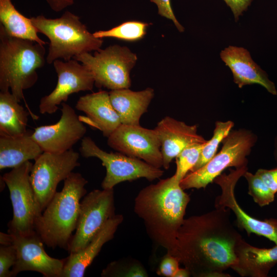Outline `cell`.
Segmentation results:
<instances>
[{
    "label": "cell",
    "instance_id": "1",
    "mask_svg": "<svg viewBox=\"0 0 277 277\" xmlns=\"http://www.w3.org/2000/svg\"><path fill=\"white\" fill-rule=\"evenodd\" d=\"M230 209L215 208L185 219L177 237L176 257L198 277H226L224 272L236 262L235 249L242 235L230 218Z\"/></svg>",
    "mask_w": 277,
    "mask_h": 277
},
{
    "label": "cell",
    "instance_id": "2",
    "mask_svg": "<svg viewBox=\"0 0 277 277\" xmlns=\"http://www.w3.org/2000/svg\"><path fill=\"white\" fill-rule=\"evenodd\" d=\"M173 175L143 188L135 198L134 211L144 222L155 244L173 255L177 237L190 200Z\"/></svg>",
    "mask_w": 277,
    "mask_h": 277
},
{
    "label": "cell",
    "instance_id": "3",
    "mask_svg": "<svg viewBox=\"0 0 277 277\" xmlns=\"http://www.w3.org/2000/svg\"><path fill=\"white\" fill-rule=\"evenodd\" d=\"M87 183L81 173L72 172L64 180L62 191L56 192L36 219L35 231L49 247L68 250L76 228L80 201L87 192L85 187Z\"/></svg>",
    "mask_w": 277,
    "mask_h": 277
},
{
    "label": "cell",
    "instance_id": "4",
    "mask_svg": "<svg viewBox=\"0 0 277 277\" xmlns=\"http://www.w3.org/2000/svg\"><path fill=\"white\" fill-rule=\"evenodd\" d=\"M44 45L13 36L0 25V90L10 92L20 102L24 91L38 79L36 70L44 66Z\"/></svg>",
    "mask_w": 277,
    "mask_h": 277
},
{
    "label": "cell",
    "instance_id": "5",
    "mask_svg": "<svg viewBox=\"0 0 277 277\" xmlns=\"http://www.w3.org/2000/svg\"><path fill=\"white\" fill-rule=\"evenodd\" d=\"M30 19L37 32L50 41L46 58L48 64L60 58L67 61L83 53L99 50L103 45V39L95 37L80 18L70 11L56 18L40 15Z\"/></svg>",
    "mask_w": 277,
    "mask_h": 277
},
{
    "label": "cell",
    "instance_id": "6",
    "mask_svg": "<svg viewBox=\"0 0 277 277\" xmlns=\"http://www.w3.org/2000/svg\"><path fill=\"white\" fill-rule=\"evenodd\" d=\"M256 140L255 135L246 130H235L222 141L221 151L198 170L188 172L181 181L183 189L205 188L226 168L247 166V156Z\"/></svg>",
    "mask_w": 277,
    "mask_h": 277
},
{
    "label": "cell",
    "instance_id": "7",
    "mask_svg": "<svg viewBox=\"0 0 277 277\" xmlns=\"http://www.w3.org/2000/svg\"><path fill=\"white\" fill-rule=\"evenodd\" d=\"M73 59L91 72L96 87L113 90L130 87V71L137 57L127 47L115 45L96 51L93 55L85 53Z\"/></svg>",
    "mask_w": 277,
    "mask_h": 277
},
{
    "label": "cell",
    "instance_id": "8",
    "mask_svg": "<svg viewBox=\"0 0 277 277\" xmlns=\"http://www.w3.org/2000/svg\"><path fill=\"white\" fill-rule=\"evenodd\" d=\"M32 165L27 161L2 176L9 190L13 208L8 232L13 235H27L35 232V221L42 214L30 181Z\"/></svg>",
    "mask_w": 277,
    "mask_h": 277
},
{
    "label": "cell",
    "instance_id": "9",
    "mask_svg": "<svg viewBox=\"0 0 277 277\" xmlns=\"http://www.w3.org/2000/svg\"><path fill=\"white\" fill-rule=\"evenodd\" d=\"M80 152L83 157L98 158L106 168V175L101 184L103 189H112L121 182L140 178L152 181L159 179L164 174V171L161 168L155 167L140 159L119 152H106L89 136H84L82 138Z\"/></svg>",
    "mask_w": 277,
    "mask_h": 277
},
{
    "label": "cell",
    "instance_id": "10",
    "mask_svg": "<svg viewBox=\"0 0 277 277\" xmlns=\"http://www.w3.org/2000/svg\"><path fill=\"white\" fill-rule=\"evenodd\" d=\"M79 157L80 154L71 149L60 153L44 152L35 160L30 181L42 213L56 193L58 183L80 165Z\"/></svg>",
    "mask_w": 277,
    "mask_h": 277
},
{
    "label": "cell",
    "instance_id": "11",
    "mask_svg": "<svg viewBox=\"0 0 277 277\" xmlns=\"http://www.w3.org/2000/svg\"><path fill=\"white\" fill-rule=\"evenodd\" d=\"M115 215L113 188L95 189L81 202L76 231L71 239L70 253L84 249Z\"/></svg>",
    "mask_w": 277,
    "mask_h": 277
},
{
    "label": "cell",
    "instance_id": "12",
    "mask_svg": "<svg viewBox=\"0 0 277 277\" xmlns=\"http://www.w3.org/2000/svg\"><path fill=\"white\" fill-rule=\"evenodd\" d=\"M230 173H222L214 182L221 189V194L216 197L215 208H228L235 215L238 227L246 231L263 236L277 245V219H269L261 221L248 215L240 206L234 193L235 185L239 179L247 171V166L230 169Z\"/></svg>",
    "mask_w": 277,
    "mask_h": 277
},
{
    "label": "cell",
    "instance_id": "13",
    "mask_svg": "<svg viewBox=\"0 0 277 277\" xmlns=\"http://www.w3.org/2000/svg\"><path fill=\"white\" fill-rule=\"evenodd\" d=\"M110 147L158 168L163 167L161 143L155 130L121 124L108 137Z\"/></svg>",
    "mask_w": 277,
    "mask_h": 277
},
{
    "label": "cell",
    "instance_id": "14",
    "mask_svg": "<svg viewBox=\"0 0 277 277\" xmlns=\"http://www.w3.org/2000/svg\"><path fill=\"white\" fill-rule=\"evenodd\" d=\"M53 64L57 75V83L50 94L41 99L38 108L41 114L55 113L58 106L66 102L70 95L91 91L94 85L91 72L78 61L73 58L66 62L58 59Z\"/></svg>",
    "mask_w": 277,
    "mask_h": 277
},
{
    "label": "cell",
    "instance_id": "15",
    "mask_svg": "<svg viewBox=\"0 0 277 277\" xmlns=\"http://www.w3.org/2000/svg\"><path fill=\"white\" fill-rule=\"evenodd\" d=\"M62 105V115L57 122L38 127L31 133L32 138L43 152L60 153L70 150L86 132L74 109L65 103Z\"/></svg>",
    "mask_w": 277,
    "mask_h": 277
},
{
    "label": "cell",
    "instance_id": "16",
    "mask_svg": "<svg viewBox=\"0 0 277 277\" xmlns=\"http://www.w3.org/2000/svg\"><path fill=\"white\" fill-rule=\"evenodd\" d=\"M12 244L16 251L11 277L22 271H32L45 277H61L66 259L50 256L45 251L41 238L36 231L27 235H13Z\"/></svg>",
    "mask_w": 277,
    "mask_h": 277
},
{
    "label": "cell",
    "instance_id": "17",
    "mask_svg": "<svg viewBox=\"0 0 277 277\" xmlns=\"http://www.w3.org/2000/svg\"><path fill=\"white\" fill-rule=\"evenodd\" d=\"M154 129L161 143L163 167L165 169L187 146L207 142L197 133L196 125H188L168 116L159 122Z\"/></svg>",
    "mask_w": 277,
    "mask_h": 277
},
{
    "label": "cell",
    "instance_id": "18",
    "mask_svg": "<svg viewBox=\"0 0 277 277\" xmlns=\"http://www.w3.org/2000/svg\"><path fill=\"white\" fill-rule=\"evenodd\" d=\"M221 58L231 70L234 82L239 88L248 85L259 84L269 93L277 94L274 84L266 73L252 59L245 48L229 46L222 50Z\"/></svg>",
    "mask_w": 277,
    "mask_h": 277
},
{
    "label": "cell",
    "instance_id": "19",
    "mask_svg": "<svg viewBox=\"0 0 277 277\" xmlns=\"http://www.w3.org/2000/svg\"><path fill=\"white\" fill-rule=\"evenodd\" d=\"M75 108L84 112L80 120L100 130L108 137L121 124L120 118L112 105L109 93L101 90L80 97Z\"/></svg>",
    "mask_w": 277,
    "mask_h": 277
},
{
    "label": "cell",
    "instance_id": "20",
    "mask_svg": "<svg viewBox=\"0 0 277 277\" xmlns=\"http://www.w3.org/2000/svg\"><path fill=\"white\" fill-rule=\"evenodd\" d=\"M123 220L122 214H115L84 249L77 252L70 253L66 258L61 277L84 276L87 268L97 255L103 245L113 238Z\"/></svg>",
    "mask_w": 277,
    "mask_h": 277
},
{
    "label": "cell",
    "instance_id": "21",
    "mask_svg": "<svg viewBox=\"0 0 277 277\" xmlns=\"http://www.w3.org/2000/svg\"><path fill=\"white\" fill-rule=\"evenodd\" d=\"M235 252L236 262L231 268L243 277H266L277 264V245L271 248H260L242 239Z\"/></svg>",
    "mask_w": 277,
    "mask_h": 277
},
{
    "label": "cell",
    "instance_id": "22",
    "mask_svg": "<svg viewBox=\"0 0 277 277\" xmlns=\"http://www.w3.org/2000/svg\"><path fill=\"white\" fill-rule=\"evenodd\" d=\"M111 103L117 113L122 124L138 125L142 115L147 112L154 95L151 88L133 91L129 88L111 90Z\"/></svg>",
    "mask_w": 277,
    "mask_h": 277
},
{
    "label": "cell",
    "instance_id": "23",
    "mask_svg": "<svg viewBox=\"0 0 277 277\" xmlns=\"http://www.w3.org/2000/svg\"><path fill=\"white\" fill-rule=\"evenodd\" d=\"M43 151L29 131L24 135L0 137V169L13 168L31 160H35Z\"/></svg>",
    "mask_w": 277,
    "mask_h": 277
},
{
    "label": "cell",
    "instance_id": "24",
    "mask_svg": "<svg viewBox=\"0 0 277 277\" xmlns=\"http://www.w3.org/2000/svg\"><path fill=\"white\" fill-rule=\"evenodd\" d=\"M28 112L10 91L0 92V136L16 137L28 133Z\"/></svg>",
    "mask_w": 277,
    "mask_h": 277
},
{
    "label": "cell",
    "instance_id": "25",
    "mask_svg": "<svg viewBox=\"0 0 277 277\" xmlns=\"http://www.w3.org/2000/svg\"><path fill=\"white\" fill-rule=\"evenodd\" d=\"M0 22L7 33L13 36L44 45L47 43L38 36L31 19L20 13L11 0H0Z\"/></svg>",
    "mask_w": 277,
    "mask_h": 277
},
{
    "label": "cell",
    "instance_id": "26",
    "mask_svg": "<svg viewBox=\"0 0 277 277\" xmlns=\"http://www.w3.org/2000/svg\"><path fill=\"white\" fill-rule=\"evenodd\" d=\"M150 24L137 21L125 22L108 30H100L93 33L97 38L113 37L118 39L136 42L143 39L147 33Z\"/></svg>",
    "mask_w": 277,
    "mask_h": 277
},
{
    "label": "cell",
    "instance_id": "27",
    "mask_svg": "<svg viewBox=\"0 0 277 277\" xmlns=\"http://www.w3.org/2000/svg\"><path fill=\"white\" fill-rule=\"evenodd\" d=\"M233 126L234 123L231 121L216 122L212 137L207 141L202 150L197 162L189 172L198 170L215 155L220 143L230 133Z\"/></svg>",
    "mask_w": 277,
    "mask_h": 277
},
{
    "label": "cell",
    "instance_id": "28",
    "mask_svg": "<svg viewBox=\"0 0 277 277\" xmlns=\"http://www.w3.org/2000/svg\"><path fill=\"white\" fill-rule=\"evenodd\" d=\"M206 143L188 146L175 157L176 169L174 175L178 181L181 182L196 164Z\"/></svg>",
    "mask_w": 277,
    "mask_h": 277
},
{
    "label": "cell",
    "instance_id": "29",
    "mask_svg": "<svg viewBox=\"0 0 277 277\" xmlns=\"http://www.w3.org/2000/svg\"><path fill=\"white\" fill-rule=\"evenodd\" d=\"M243 176L248 184V194L260 206L268 205L274 200L275 194L256 173L253 174L247 171Z\"/></svg>",
    "mask_w": 277,
    "mask_h": 277
},
{
    "label": "cell",
    "instance_id": "30",
    "mask_svg": "<svg viewBox=\"0 0 277 277\" xmlns=\"http://www.w3.org/2000/svg\"><path fill=\"white\" fill-rule=\"evenodd\" d=\"M16 260V251L12 244L1 245L0 277H11L10 268L13 266Z\"/></svg>",
    "mask_w": 277,
    "mask_h": 277
},
{
    "label": "cell",
    "instance_id": "31",
    "mask_svg": "<svg viewBox=\"0 0 277 277\" xmlns=\"http://www.w3.org/2000/svg\"><path fill=\"white\" fill-rule=\"evenodd\" d=\"M180 263L176 257L167 253L160 264L157 274L167 277H174L180 268Z\"/></svg>",
    "mask_w": 277,
    "mask_h": 277
},
{
    "label": "cell",
    "instance_id": "32",
    "mask_svg": "<svg viewBox=\"0 0 277 277\" xmlns=\"http://www.w3.org/2000/svg\"><path fill=\"white\" fill-rule=\"evenodd\" d=\"M150 1L156 5L159 15L171 20L180 32L184 31V27L175 16L171 7V0H150Z\"/></svg>",
    "mask_w": 277,
    "mask_h": 277
},
{
    "label": "cell",
    "instance_id": "33",
    "mask_svg": "<svg viewBox=\"0 0 277 277\" xmlns=\"http://www.w3.org/2000/svg\"><path fill=\"white\" fill-rule=\"evenodd\" d=\"M255 173L275 194L277 193V168L271 170L260 169Z\"/></svg>",
    "mask_w": 277,
    "mask_h": 277
},
{
    "label": "cell",
    "instance_id": "34",
    "mask_svg": "<svg viewBox=\"0 0 277 277\" xmlns=\"http://www.w3.org/2000/svg\"><path fill=\"white\" fill-rule=\"evenodd\" d=\"M231 9L235 21L246 11L252 0H223Z\"/></svg>",
    "mask_w": 277,
    "mask_h": 277
},
{
    "label": "cell",
    "instance_id": "35",
    "mask_svg": "<svg viewBox=\"0 0 277 277\" xmlns=\"http://www.w3.org/2000/svg\"><path fill=\"white\" fill-rule=\"evenodd\" d=\"M51 9L55 12L61 11L73 4L74 0H46Z\"/></svg>",
    "mask_w": 277,
    "mask_h": 277
},
{
    "label": "cell",
    "instance_id": "36",
    "mask_svg": "<svg viewBox=\"0 0 277 277\" xmlns=\"http://www.w3.org/2000/svg\"><path fill=\"white\" fill-rule=\"evenodd\" d=\"M147 272L140 265L137 264L133 265L127 271L124 276L130 277H144L147 276Z\"/></svg>",
    "mask_w": 277,
    "mask_h": 277
},
{
    "label": "cell",
    "instance_id": "37",
    "mask_svg": "<svg viewBox=\"0 0 277 277\" xmlns=\"http://www.w3.org/2000/svg\"><path fill=\"white\" fill-rule=\"evenodd\" d=\"M13 236L12 234L8 233H5L1 232L0 234V243L1 245H8L12 244Z\"/></svg>",
    "mask_w": 277,
    "mask_h": 277
},
{
    "label": "cell",
    "instance_id": "38",
    "mask_svg": "<svg viewBox=\"0 0 277 277\" xmlns=\"http://www.w3.org/2000/svg\"><path fill=\"white\" fill-rule=\"evenodd\" d=\"M191 275L189 271L186 268H179L177 271L174 277H188Z\"/></svg>",
    "mask_w": 277,
    "mask_h": 277
},
{
    "label": "cell",
    "instance_id": "39",
    "mask_svg": "<svg viewBox=\"0 0 277 277\" xmlns=\"http://www.w3.org/2000/svg\"><path fill=\"white\" fill-rule=\"evenodd\" d=\"M275 156L276 160L277 161V145H276V150L275 152Z\"/></svg>",
    "mask_w": 277,
    "mask_h": 277
}]
</instances>
